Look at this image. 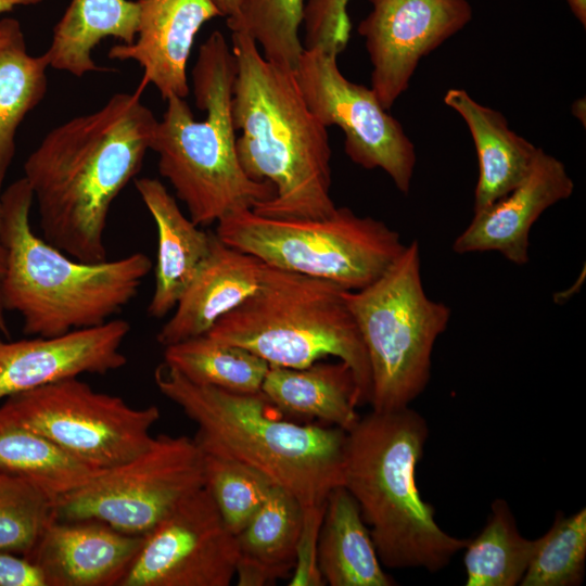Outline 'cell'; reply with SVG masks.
Segmentation results:
<instances>
[{
  "instance_id": "484cf974",
  "label": "cell",
  "mask_w": 586,
  "mask_h": 586,
  "mask_svg": "<svg viewBox=\"0 0 586 586\" xmlns=\"http://www.w3.org/2000/svg\"><path fill=\"white\" fill-rule=\"evenodd\" d=\"M0 470L36 485L54 502L103 473L0 410Z\"/></svg>"
},
{
  "instance_id": "83f0119b",
  "label": "cell",
  "mask_w": 586,
  "mask_h": 586,
  "mask_svg": "<svg viewBox=\"0 0 586 586\" xmlns=\"http://www.w3.org/2000/svg\"><path fill=\"white\" fill-rule=\"evenodd\" d=\"M537 543L521 535L507 501L496 499L485 526L464 548L466 585H519Z\"/></svg>"
},
{
  "instance_id": "8992f818",
  "label": "cell",
  "mask_w": 586,
  "mask_h": 586,
  "mask_svg": "<svg viewBox=\"0 0 586 586\" xmlns=\"http://www.w3.org/2000/svg\"><path fill=\"white\" fill-rule=\"evenodd\" d=\"M235 75L232 49L215 30L201 44L192 68L195 103L204 118L196 120L184 99L170 97L152 137L160 175L198 226L252 209L275 194L269 181L251 179L239 162L231 115Z\"/></svg>"
},
{
  "instance_id": "e0dca14e",
  "label": "cell",
  "mask_w": 586,
  "mask_h": 586,
  "mask_svg": "<svg viewBox=\"0 0 586 586\" xmlns=\"http://www.w3.org/2000/svg\"><path fill=\"white\" fill-rule=\"evenodd\" d=\"M138 25L131 43L111 48L109 58L135 61L166 101L186 99L190 88L187 64L201 27L221 16L213 0H136Z\"/></svg>"
},
{
  "instance_id": "4dcf8cb0",
  "label": "cell",
  "mask_w": 586,
  "mask_h": 586,
  "mask_svg": "<svg viewBox=\"0 0 586 586\" xmlns=\"http://www.w3.org/2000/svg\"><path fill=\"white\" fill-rule=\"evenodd\" d=\"M586 561V509L572 515L558 513L540 537L521 586H577Z\"/></svg>"
},
{
  "instance_id": "d590c367",
  "label": "cell",
  "mask_w": 586,
  "mask_h": 586,
  "mask_svg": "<svg viewBox=\"0 0 586 586\" xmlns=\"http://www.w3.org/2000/svg\"><path fill=\"white\" fill-rule=\"evenodd\" d=\"M25 41L21 23L13 17L0 20V51Z\"/></svg>"
},
{
  "instance_id": "2e32d148",
  "label": "cell",
  "mask_w": 586,
  "mask_h": 586,
  "mask_svg": "<svg viewBox=\"0 0 586 586\" xmlns=\"http://www.w3.org/2000/svg\"><path fill=\"white\" fill-rule=\"evenodd\" d=\"M574 182L564 164L543 149L527 176L508 194L475 211L453 243L457 254L498 252L523 266L530 259V232L540 215L569 199Z\"/></svg>"
},
{
  "instance_id": "277c9868",
  "label": "cell",
  "mask_w": 586,
  "mask_h": 586,
  "mask_svg": "<svg viewBox=\"0 0 586 586\" xmlns=\"http://www.w3.org/2000/svg\"><path fill=\"white\" fill-rule=\"evenodd\" d=\"M31 189L22 177L0 195V241L7 252L2 283L5 310L17 313L23 331L55 336L113 319L137 295L152 269L148 255L85 263L35 234Z\"/></svg>"
},
{
  "instance_id": "4fadbf2b",
  "label": "cell",
  "mask_w": 586,
  "mask_h": 586,
  "mask_svg": "<svg viewBox=\"0 0 586 586\" xmlns=\"http://www.w3.org/2000/svg\"><path fill=\"white\" fill-rule=\"evenodd\" d=\"M237 561L235 535L203 486L143 535L119 586H228Z\"/></svg>"
},
{
  "instance_id": "836d02e7",
  "label": "cell",
  "mask_w": 586,
  "mask_h": 586,
  "mask_svg": "<svg viewBox=\"0 0 586 586\" xmlns=\"http://www.w3.org/2000/svg\"><path fill=\"white\" fill-rule=\"evenodd\" d=\"M351 0H306L304 49L319 48L339 55L351 36L347 5Z\"/></svg>"
},
{
  "instance_id": "44dd1931",
  "label": "cell",
  "mask_w": 586,
  "mask_h": 586,
  "mask_svg": "<svg viewBox=\"0 0 586 586\" xmlns=\"http://www.w3.org/2000/svg\"><path fill=\"white\" fill-rule=\"evenodd\" d=\"M444 103L462 117L472 136L479 162L474 212L480 211L514 189L542 149L510 129L499 111L477 102L464 89H448Z\"/></svg>"
},
{
  "instance_id": "f1b7e54d",
  "label": "cell",
  "mask_w": 586,
  "mask_h": 586,
  "mask_svg": "<svg viewBox=\"0 0 586 586\" xmlns=\"http://www.w3.org/2000/svg\"><path fill=\"white\" fill-rule=\"evenodd\" d=\"M46 53L31 55L25 41L0 51V195L14 160L16 131L48 90Z\"/></svg>"
},
{
  "instance_id": "603a6c76",
  "label": "cell",
  "mask_w": 586,
  "mask_h": 586,
  "mask_svg": "<svg viewBox=\"0 0 586 586\" xmlns=\"http://www.w3.org/2000/svg\"><path fill=\"white\" fill-rule=\"evenodd\" d=\"M303 525L300 501L273 485L258 510L235 535L238 585L264 586L291 576Z\"/></svg>"
},
{
  "instance_id": "5b68a950",
  "label": "cell",
  "mask_w": 586,
  "mask_h": 586,
  "mask_svg": "<svg viewBox=\"0 0 586 586\" xmlns=\"http://www.w3.org/2000/svg\"><path fill=\"white\" fill-rule=\"evenodd\" d=\"M429 435L425 419L406 407L371 410L346 432L343 486L357 501L381 564L437 572L469 539L446 533L422 499L416 471Z\"/></svg>"
},
{
  "instance_id": "4316f807",
  "label": "cell",
  "mask_w": 586,
  "mask_h": 586,
  "mask_svg": "<svg viewBox=\"0 0 586 586\" xmlns=\"http://www.w3.org/2000/svg\"><path fill=\"white\" fill-rule=\"evenodd\" d=\"M164 361L195 384L242 394L262 392L270 367L252 352L206 333L166 346Z\"/></svg>"
},
{
  "instance_id": "d6a6232c",
  "label": "cell",
  "mask_w": 586,
  "mask_h": 586,
  "mask_svg": "<svg viewBox=\"0 0 586 586\" xmlns=\"http://www.w3.org/2000/svg\"><path fill=\"white\" fill-rule=\"evenodd\" d=\"M203 456L204 486L226 526L237 535L265 501L273 484L237 460L208 453Z\"/></svg>"
},
{
  "instance_id": "ba28073f",
  "label": "cell",
  "mask_w": 586,
  "mask_h": 586,
  "mask_svg": "<svg viewBox=\"0 0 586 586\" xmlns=\"http://www.w3.org/2000/svg\"><path fill=\"white\" fill-rule=\"evenodd\" d=\"M343 296L367 352L372 410L409 407L430 381L434 345L451 315L425 293L419 242L407 244L372 283Z\"/></svg>"
},
{
  "instance_id": "ab89813d",
  "label": "cell",
  "mask_w": 586,
  "mask_h": 586,
  "mask_svg": "<svg viewBox=\"0 0 586 586\" xmlns=\"http://www.w3.org/2000/svg\"><path fill=\"white\" fill-rule=\"evenodd\" d=\"M42 0H0V13L9 12L16 7L39 4Z\"/></svg>"
},
{
  "instance_id": "d6986e66",
  "label": "cell",
  "mask_w": 586,
  "mask_h": 586,
  "mask_svg": "<svg viewBox=\"0 0 586 586\" xmlns=\"http://www.w3.org/2000/svg\"><path fill=\"white\" fill-rule=\"evenodd\" d=\"M281 271L225 244L214 233L207 259L156 334L157 342L166 347L207 333L220 317L270 284Z\"/></svg>"
},
{
  "instance_id": "1f68e13d",
  "label": "cell",
  "mask_w": 586,
  "mask_h": 586,
  "mask_svg": "<svg viewBox=\"0 0 586 586\" xmlns=\"http://www.w3.org/2000/svg\"><path fill=\"white\" fill-rule=\"evenodd\" d=\"M54 507L36 485L0 470V550L28 556L55 519Z\"/></svg>"
},
{
  "instance_id": "52a82bcc",
  "label": "cell",
  "mask_w": 586,
  "mask_h": 586,
  "mask_svg": "<svg viewBox=\"0 0 586 586\" xmlns=\"http://www.w3.org/2000/svg\"><path fill=\"white\" fill-rule=\"evenodd\" d=\"M344 291L332 282L282 270L206 334L275 367L303 368L336 357L352 369L361 405L369 404L370 365Z\"/></svg>"
},
{
  "instance_id": "3957f363",
  "label": "cell",
  "mask_w": 586,
  "mask_h": 586,
  "mask_svg": "<svg viewBox=\"0 0 586 586\" xmlns=\"http://www.w3.org/2000/svg\"><path fill=\"white\" fill-rule=\"evenodd\" d=\"M154 380L160 392L198 424L193 440L203 453L258 471L293 495L305 515H323L329 494L343 485L344 430L281 419L262 392L199 385L165 361Z\"/></svg>"
},
{
  "instance_id": "7a4b0ae2",
  "label": "cell",
  "mask_w": 586,
  "mask_h": 586,
  "mask_svg": "<svg viewBox=\"0 0 586 586\" xmlns=\"http://www.w3.org/2000/svg\"><path fill=\"white\" fill-rule=\"evenodd\" d=\"M237 75L231 100L235 148L244 173L269 181L271 199L258 215L320 219L336 208L331 198V148L327 128L306 104L295 72L266 60L243 30L231 31Z\"/></svg>"
},
{
  "instance_id": "9c48e42d",
  "label": "cell",
  "mask_w": 586,
  "mask_h": 586,
  "mask_svg": "<svg viewBox=\"0 0 586 586\" xmlns=\"http://www.w3.org/2000/svg\"><path fill=\"white\" fill-rule=\"evenodd\" d=\"M215 234L272 267L349 291L377 280L406 246L384 221L344 206L320 219H280L242 209L221 218Z\"/></svg>"
},
{
  "instance_id": "6da1fadb",
  "label": "cell",
  "mask_w": 586,
  "mask_h": 586,
  "mask_svg": "<svg viewBox=\"0 0 586 586\" xmlns=\"http://www.w3.org/2000/svg\"><path fill=\"white\" fill-rule=\"evenodd\" d=\"M157 119L140 92L52 128L24 163L43 239L85 263L107 259L110 208L140 171Z\"/></svg>"
},
{
  "instance_id": "d4e9b609",
  "label": "cell",
  "mask_w": 586,
  "mask_h": 586,
  "mask_svg": "<svg viewBox=\"0 0 586 586\" xmlns=\"http://www.w3.org/2000/svg\"><path fill=\"white\" fill-rule=\"evenodd\" d=\"M138 16L131 0H71L44 52L50 67L75 77L101 71L92 55L95 47L107 37L131 43Z\"/></svg>"
},
{
  "instance_id": "8fae6325",
  "label": "cell",
  "mask_w": 586,
  "mask_h": 586,
  "mask_svg": "<svg viewBox=\"0 0 586 586\" xmlns=\"http://www.w3.org/2000/svg\"><path fill=\"white\" fill-rule=\"evenodd\" d=\"M203 461L194 440L158 435L138 456L60 498L55 519L93 520L144 535L181 499L204 486Z\"/></svg>"
},
{
  "instance_id": "9a60e30c",
  "label": "cell",
  "mask_w": 586,
  "mask_h": 586,
  "mask_svg": "<svg viewBox=\"0 0 586 586\" xmlns=\"http://www.w3.org/2000/svg\"><path fill=\"white\" fill-rule=\"evenodd\" d=\"M130 331L128 321L102 324L55 336L0 342V400L80 374H105L127 364L120 351Z\"/></svg>"
},
{
  "instance_id": "8d00e7d4",
  "label": "cell",
  "mask_w": 586,
  "mask_h": 586,
  "mask_svg": "<svg viewBox=\"0 0 586 586\" xmlns=\"http://www.w3.org/2000/svg\"><path fill=\"white\" fill-rule=\"evenodd\" d=\"M7 266V252L3 244L0 241V332L4 335H9V327L7 322V310L2 301V283Z\"/></svg>"
},
{
  "instance_id": "cb8c5ba5",
  "label": "cell",
  "mask_w": 586,
  "mask_h": 586,
  "mask_svg": "<svg viewBox=\"0 0 586 586\" xmlns=\"http://www.w3.org/2000/svg\"><path fill=\"white\" fill-rule=\"evenodd\" d=\"M317 561L324 584L330 586L395 585L381 566L357 501L343 485L328 496Z\"/></svg>"
},
{
  "instance_id": "e575fe53",
  "label": "cell",
  "mask_w": 586,
  "mask_h": 586,
  "mask_svg": "<svg viewBox=\"0 0 586 586\" xmlns=\"http://www.w3.org/2000/svg\"><path fill=\"white\" fill-rule=\"evenodd\" d=\"M0 586H46L40 569L27 558L0 550Z\"/></svg>"
},
{
  "instance_id": "7c38bea8",
  "label": "cell",
  "mask_w": 586,
  "mask_h": 586,
  "mask_svg": "<svg viewBox=\"0 0 586 586\" xmlns=\"http://www.w3.org/2000/svg\"><path fill=\"white\" fill-rule=\"evenodd\" d=\"M336 58L319 48L304 49L295 76L306 104L326 128L342 129L352 162L366 169H382L407 194L417 163L412 141L371 88L342 74Z\"/></svg>"
},
{
  "instance_id": "f546056e",
  "label": "cell",
  "mask_w": 586,
  "mask_h": 586,
  "mask_svg": "<svg viewBox=\"0 0 586 586\" xmlns=\"http://www.w3.org/2000/svg\"><path fill=\"white\" fill-rule=\"evenodd\" d=\"M306 0H241L231 31L243 30L262 49L263 56L296 71L304 47L300 37Z\"/></svg>"
},
{
  "instance_id": "ffe728a7",
  "label": "cell",
  "mask_w": 586,
  "mask_h": 586,
  "mask_svg": "<svg viewBox=\"0 0 586 586\" xmlns=\"http://www.w3.org/2000/svg\"><path fill=\"white\" fill-rule=\"evenodd\" d=\"M135 187L157 229L155 289L148 313L162 318L175 309L207 259L214 233L199 229L157 179H135Z\"/></svg>"
},
{
  "instance_id": "74e56055",
  "label": "cell",
  "mask_w": 586,
  "mask_h": 586,
  "mask_svg": "<svg viewBox=\"0 0 586 586\" xmlns=\"http://www.w3.org/2000/svg\"><path fill=\"white\" fill-rule=\"evenodd\" d=\"M221 16L227 17V25L235 23L240 14L241 0H213Z\"/></svg>"
},
{
  "instance_id": "30bf717a",
  "label": "cell",
  "mask_w": 586,
  "mask_h": 586,
  "mask_svg": "<svg viewBox=\"0 0 586 586\" xmlns=\"http://www.w3.org/2000/svg\"><path fill=\"white\" fill-rule=\"evenodd\" d=\"M0 410L99 470L124 463L145 450L161 418L155 405L136 408L122 397L94 391L78 378L4 398Z\"/></svg>"
},
{
  "instance_id": "5bb4252c",
  "label": "cell",
  "mask_w": 586,
  "mask_h": 586,
  "mask_svg": "<svg viewBox=\"0 0 586 586\" xmlns=\"http://www.w3.org/2000/svg\"><path fill=\"white\" fill-rule=\"evenodd\" d=\"M359 23L372 65L371 89L385 110L407 90L420 60L472 18L468 0H369Z\"/></svg>"
},
{
  "instance_id": "ac0fdd59",
  "label": "cell",
  "mask_w": 586,
  "mask_h": 586,
  "mask_svg": "<svg viewBox=\"0 0 586 586\" xmlns=\"http://www.w3.org/2000/svg\"><path fill=\"white\" fill-rule=\"evenodd\" d=\"M143 542L93 520L54 519L27 558L46 586H119Z\"/></svg>"
},
{
  "instance_id": "7402d4cb",
  "label": "cell",
  "mask_w": 586,
  "mask_h": 586,
  "mask_svg": "<svg viewBox=\"0 0 586 586\" xmlns=\"http://www.w3.org/2000/svg\"><path fill=\"white\" fill-rule=\"evenodd\" d=\"M262 393L281 413L320 421L348 432L359 420L360 395L342 360L303 368L270 366Z\"/></svg>"
},
{
  "instance_id": "f35d334b",
  "label": "cell",
  "mask_w": 586,
  "mask_h": 586,
  "mask_svg": "<svg viewBox=\"0 0 586 586\" xmlns=\"http://www.w3.org/2000/svg\"><path fill=\"white\" fill-rule=\"evenodd\" d=\"M572 14L585 27L586 25V0H565Z\"/></svg>"
}]
</instances>
